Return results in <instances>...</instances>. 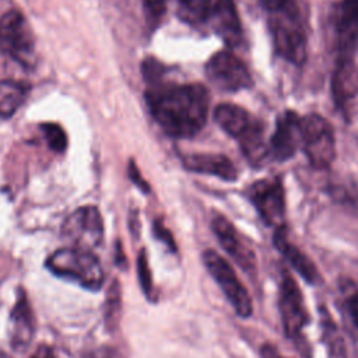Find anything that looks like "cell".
Wrapping results in <instances>:
<instances>
[{
	"instance_id": "6",
	"label": "cell",
	"mask_w": 358,
	"mask_h": 358,
	"mask_svg": "<svg viewBox=\"0 0 358 358\" xmlns=\"http://www.w3.org/2000/svg\"><path fill=\"white\" fill-rule=\"evenodd\" d=\"M301 148L309 162L317 168H329L336 157V138L330 123L317 113L301 120Z\"/></svg>"
},
{
	"instance_id": "18",
	"label": "cell",
	"mask_w": 358,
	"mask_h": 358,
	"mask_svg": "<svg viewBox=\"0 0 358 358\" xmlns=\"http://www.w3.org/2000/svg\"><path fill=\"white\" fill-rule=\"evenodd\" d=\"M274 246L277 250L285 257L289 266L309 284H317L320 280V274L315 266V263L292 242L287 238V228L281 227L274 231L273 236Z\"/></svg>"
},
{
	"instance_id": "13",
	"label": "cell",
	"mask_w": 358,
	"mask_h": 358,
	"mask_svg": "<svg viewBox=\"0 0 358 358\" xmlns=\"http://www.w3.org/2000/svg\"><path fill=\"white\" fill-rule=\"evenodd\" d=\"M331 92L337 109L350 119L358 110V67L352 59H337Z\"/></svg>"
},
{
	"instance_id": "30",
	"label": "cell",
	"mask_w": 358,
	"mask_h": 358,
	"mask_svg": "<svg viewBox=\"0 0 358 358\" xmlns=\"http://www.w3.org/2000/svg\"><path fill=\"white\" fill-rule=\"evenodd\" d=\"M31 358H55V354H53V350L52 347L46 345V344H42L39 345L31 355Z\"/></svg>"
},
{
	"instance_id": "22",
	"label": "cell",
	"mask_w": 358,
	"mask_h": 358,
	"mask_svg": "<svg viewBox=\"0 0 358 358\" xmlns=\"http://www.w3.org/2000/svg\"><path fill=\"white\" fill-rule=\"evenodd\" d=\"M45 138L49 144V147L55 152H63L67 148V136L66 131L56 123H43L41 126Z\"/></svg>"
},
{
	"instance_id": "23",
	"label": "cell",
	"mask_w": 358,
	"mask_h": 358,
	"mask_svg": "<svg viewBox=\"0 0 358 358\" xmlns=\"http://www.w3.org/2000/svg\"><path fill=\"white\" fill-rule=\"evenodd\" d=\"M137 273H138L140 285H141L144 294L151 299L154 296V284H152L151 270H150L147 255H145L144 249L138 253V257H137Z\"/></svg>"
},
{
	"instance_id": "15",
	"label": "cell",
	"mask_w": 358,
	"mask_h": 358,
	"mask_svg": "<svg viewBox=\"0 0 358 358\" xmlns=\"http://www.w3.org/2000/svg\"><path fill=\"white\" fill-rule=\"evenodd\" d=\"M206 22L228 46L241 43L242 25L234 0H211Z\"/></svg>"
},
{
	"instance_id": "25",
	"label": "cell",
	"mask_w": 358,
	"mask_h": 358,
	"mask_svg": "<svg viewBox=\"0 0 358 358\" xmlns=\"http://www.w3.org/2000/svg\"><path fill=\"white\" fill-rule=\"evenodd\" d=\"M119 310H120V288H119V282L115 281L109 289V295L106 299L105 320L109 326H113V323H116Z\"/></svg>"
},
{
	"instance_id": "14",
	"label": "cell",
	"mask_w": 358,
	"mask_h": 358,
	"mask_svg": "<svg viewBox=\"0 0 358 358\" xmlns=\"http://www.w3.org/2000/svg\"><path fill=\"white\" fill-rule=\"evenodd\" d=\"M302 117L291 109L282 110L275 120L274 133L268 141V155L280 162L294 157L301 147Z\"/></svg>"
},
{
	"instance_id": "20",
	"label": "cell",
	"mask_w": 358,
	"mask_h": 358,
	"mask_svg": "<svg viewBox=\"0 0 358 358\" xmlns=\"http://www.w3.org/2000/svg\"><path fill=\"white\" fill-rule=\"evenodd\" d=\"M28 94L27 85L11 81L1 80L0 81V116L8 117L11 116L25 101Z\"/></svg>"
},
{
	"instance_id": "12",
	"label": "cell",
	"mask_w": 358,
	"mask_h": 358,
	"mask_svg": "<svg viewBox=\"0 0 358 358\" xmlns=\"http://www.w3.org/2000/svg\"><path fill=\"white\" fill-rule=\"evenodd\" d=\"M331 24L338 59H352L358 50V0H338Z\"/></svg>"
},
{
	"instance_id": "8",
	"label": "cell",
	"mask_w": 358,
	"mask_h": 358,
	"mask_svg": "<svg viewBox=\"0 0 358 358\" xmlns=\"http://www.w3.org/2000/svg\"><path fill=\"white\" fill-rule=\"evenodd\" d=\"M278 308L287 337L299 341L302 330L308 323V310L298 282L287 270L281 271Z\"/></svg>"
},
{
	"instance_id": "32",
	"label": "cell",
	"mask_w": 358,
	"mask_h": 358,
	"mask_svg": "<svg viewBox=\"0 0 358 358\" xmlns=\"http://www.w3.org/2000/svg\"><path fill=\"white\" fill-rule=\"evenodd\" d=\"M85 358H112V357L109 355L108 350H99V351H94L92 354L87 355Z\"/></svg>"
},
{
	"instance_id": "24",
	"label": "cell",
	"mask_w": 358,
	"mask_h": 358,
	"mask_svg": "<svg viewBox=\"0 0 358 358\" xmlns=\"http://www.w3.org/2000/svg\"><path fill=\"white\" fill-rule=\"evenodd\" d=\"M166 0H143L145 21L150 28H155L166 10Z\"/></svg>"
},
{
	"instance_id": "21",
	"label": "cell",
	"mask_w": 358,
	"mask_h": 358,
	"mask_svg": "<svg viewBox=\"0 0 358 358\" xmlns=\"http://www.w3.org/2000/svg\"><path fill=\"white\" fill-rule=\"evenodd\" d=\"M211 0H166L173 7L175 14L187 24H201L207 21Z\"/></svg>"
},
{
	"instance_id": "28",
	"label": "cell",
	"mask_w": 358,
	"mask_h": 358,
	"mask_svg": "<svg viewBox=\"0 0 358 358\" xmlns=\"http://www.w3.org/2000/svg\"><path fill=\"white\" fill-rule=\"evenodd\" d=\"M154 234H155V236H157L159 241H162L165 245H168L172 250L176 249L173 236L171 235V232H169L159 221H155V224H154Z\"/></svg>"
},
{
	"instance_id": "26",
	"label": "cell",
	"mask_w": 358,
	"mask_h": 358,
	"mask_svg": "<svg viewBox=\"0 0 358 358\" xmlns=\"http://www.w3.org/2000/svg\"><path fill=\"white\" fill-rule=\"evenodd\" d=\"M345 306H347L348 315H350L354 326L358 329V288H355L347 294Z\"/></svg>"
},
{
	"instance_id": "2",
	"label": "cell",
	"mask_w": 358,
	"mask_h": 358,
	"mask_svg": "<svg viewBox=\"0 0 358 358\" xmlns=\"http://www.w3.org/2000/svg\"><path fill=\"white\" fill-rule=\"evenodd\" d=\"M214 119L227 134L238 141L252 165L260 166L264 158L268 157L263 124L249 110L239 105L221 103L214 110Z\"/></svg>"
},
{
	"instance_id": "7",
	"label": "cell",
	"mask_w": 358,
	"mask_h": 358,
	"mask_svg": "<svg viewBox=\"0 0 358 358\" xmlns=\"http://www.w3.org/2000/svg\"><path fill=\"white\" fill-rule=\"evenodd\" d=\"M203 262L235 312L241 317H249L253 310L250 295L236 277L231 264L214 250H206L203 253Z\"/></svg>"
},
{
	"instance_id": "31",
	"label": "cell",
	"mask_w": 358,
	"mask_h": 358,
	"mask_svg": "<svg viewBox=\"0 0 358 358\" xmlns=\"http://www.w3.org/2000/svg\"><path fill=\"white\" fill-rule=\"evenodd\" d=\"M260 355H262V358H285V357H282V355H281L273 345H270V344H264V345L262 347Z\"/></svg>"
},
{
	"instance_id": "9",
	"label": "cell",
	"mask_w": 358,
	"mask_h": 358,
	"mask_svg": "<svg viewBox=\"0 0 358 358\" xmlns=\"http://www.w3.org/2000/svg\"><path fill=\"white\" fill-rule=\"evenodd\" d=\"M62 232L74 248L92 250L103 238L102 215L95 206L80 207L67 217Z\"/></svg>"
},
{
	"instance_id": "19",
	"label": "cell",
	"mask_w": 358,
	"mask_h": 358,
	"mask_svg": "<svg viewBox=\"0 0 358 358\" xmlns=\"http://www.w3.org/2000/svg\"><path fill=\"white\" fill-rule=\"evenodd\" d=\"M183 166L189 171L218 176L222 180H235L238 171L232 161L222 154H190L183 158Z\"/></svg>"
},
{
	"instance_id": "3",
	"label": "cell",
	"mask_w": 358,
	"mask_h": 358,
	"mask_svg": "<svg viewBox=\"0 0 358 358\" xmlns=\"http://www.w3.org/2000/svg\"><path fill=\"white\" fill-rule=\"evenodd\" d=\"M46 267L53 274L70 278L91 291L99 289L105 280L102 264L92 250L74 246L53 252L46 260Z\"/></svg>"
},
{
	"instance_id": "10",
	"label": "cell",
	"mask_w": 358,
	"mask_h": 358,
	"mask_svg": "<svg viewBox=\"0 0 358 358\" xmlns=\"http://www.w3.org/2000/svg\"><path fill=\"white\" fill-rule=\"evenodd\" d=\"M206 76L222 91H239L253 84L246 64L229 50L217 52L210 57L206 64Z\"/></svg>"
},
{
	"instance_id": "1",
	"label": "cell",
	"mask_w": 358,
	"mask_h": 358,
	"mask_svg": "<svg viewBox=\"0 0 358 358\" xmlns=\"http://www.w3.org/2000/svg\"><path fill=\"white\" fill-rule=\"evenodd\" d=\"M151 115L162 130L176 138L197 134L206 124L210 95L201 84H154L145 91Z\"/></svg>"
},
{
	"instance_id": "5",
	"label": "cell",
	"mask_w": 358,
	"mask_h": 358,
	"mask_svg": "<svg viewBox=\"0 0 358 358\" xmlns=\"http://www.w3.org/2000/svg\"><path fill=\"white\" fill-rule=\"evenodd\" d=\"M0 49L24 67L35 64V36L22 13L10 10L0 17Z\"/></svg>"
},
{
	"instance_id": "29",
	"label": "cell",
	"mask_w": 358,
	"mask_h": 358,
	"mask_svg": "<svg viewBox=\"0 0 358 358\" xmlns=\"http://www.w3.org/2000/svg\"><path fill=\"white\" fill-rule=\"evenodd\" d=\"M129 176H130V179H131L143 192L147 193V192L150 190L147 182L141 178V175L138 173V171H137V168H136V165H134L133 161H130V164H129Z\"/></svg>"
},
{
	"instance_id": "33",
	"label": "cell",
	"mask_w": 358,
	"mask_h": 358,
	"mask_svg": "<svg viewBox=\"0 0 358 358\" xmlns=\"http://www.w3.org/2000/svg\"><path fill=\"white\" fill-rule=\"evenodd\" d=\"M0 358H11L10 355H7L6 352H3V351H0Z\"/></svg>"
},
{
	"instance_id": "11",
	"label": "cell",
	"mask_w": 358,
	"mask_h": 358,
	"mask_svg": "<svg viewBox=\"0 0 358 358\" xmlns=\"http://www.w3.org/2000/svg\"><path fill=\"white\" fill-rule=\"evenodd\" d=\"M246 194L267 225L275 229L285 227V196L280 178L260 179L248 187Z\"/></svg>"
},
{
	"instance_id": "17",
	"label": "cell",
	"mask_w": 358,
	"mask_h": 358,
	"mask_svg": "<svg viewBox=\"0 0 358 358\" xmlns=\"http://www.w3.org/2000/svg\"><path fill=\"white\" fill-rule=\"evenodd\" d=\"M35 331L34 313L25 292L21 289L11 309L8 322L10 344L14 351H24L32 341Z\"/></svg>"
},
{
	"instance_id": "16",
	"label": "cell",
	"mask_w": 358,
	"mask_h": 358,
	"mask_svg": "<svg viewBox=\"0 0 358 358\" xmlns=\"http://www.w3.org/2000/svg\"><path fill=\"white\" fill-rule=\"evenodd\" d=\"M211 228L224 250L238 263V266L248 271L255 270L256 257L253 250L243 243L235 227L224 215L217 214L211 221Z\"/></svg>"
},
{
	"instance_id": "4",
	"label": "cell",
	"mask_w": 358,
	"mask_h": 358,
	"mask_svg": "<svg viewBox=\"0 0 358 358\" xmlns=\"http://www.w3.org/2000/svg\"><path fill=\"white\" fill-rule=\"evenodd\" d=\"M268 31L278 56L294 64H302L305 62L306 38L295 6L271 13Z\"/></svg>"
},
{
	"instance_id": "27",
	"label": "cell",
	"mask_w": 358,
	"mask_h": 358,
	"mask_svg": "<svg viewBox=\"0 0 358 358\" xmlns=\"http://www.w3.org/2000/svg\"><path fill=\"white\" fill-rule=\"evenodd\" d=\"M259 1H260L262 7L266 8L270 14L295 6L294 0H259Z\"/></svg>"
}]
</instances>
